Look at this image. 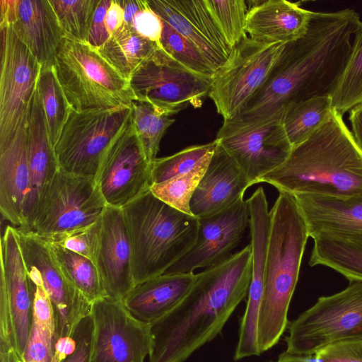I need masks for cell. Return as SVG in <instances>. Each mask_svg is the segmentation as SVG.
Wrapping results in <instances>:
<instances>
[{
    "mask_svg": "<svg viewBox=\"0 0 362 362\" xmlns=\"http://www.w3.org/2000/svg\"><path fill=\"white\" fill-rule=\"evenodd\" d=\"M16 230L24 262L38 272L52 301L57 339L72 337L90 315L91 303L62 273L45 240L30 231Z\"/></svg>",
    "mask_w": 362,
    "mask_h": 362,
    "instance_id": "e0dca14e",
    "label": "cell"
},
{
    "mask_svg": "<svg viewBox=\"0 0 362 362\" xmlns=\"http://www.w3.org/2000/svg\"><path fill=\"white\" fill-rule=\"evenodd\" d=\"M25 122L14 137L0 147V212L4 219L17 228L23 225L29 187Z\"/></svg>",
    "mask_w": 362,
    "mask_h": 362,
    "instance_id": "83f0119b",
    "label": "cell"
},
{
    "mask_svg": "<svg viewBox=\"0 0 362 362\" xmlns=\"http://www.w3.org/2000/svg\"><path fill=\"white\" fill-rule=\"evenodd\" d=\"M159 47L124 23L98 50L116 70L129 80L136 70Z\"/></svg>",
    "mask_w": 362,
    "mask_h": 362,
    "instance_id": "4dcf8cb0",
    "label": "cell"
},
{
    "mask_svg": "<svg viewBox=\"0 0 362 362\" xmlns=\"http://www.w3.org/2000/svg\"><path fill=\"white\" fill-rule=\"evenodd\" d=\"M312 13L298 3L286 0L257 2L250 7L245 32L260 42L289 43L306 33Z\"/></svg>",
    "mask_w": 362,
    "mask_h": 362,
    "instance_id": "484cf974",
    "label": "cell"
},
{
    "mask_svg": "<svg viewBox=\"0 0 362 362\" xmlns=\"http://www.w3.org/2000/svg\"><path fill=\"white\" fill-rule=\"evenodd\" d=\"M124 13V23L129 24L134 16L148 4L146 0H118Z\"/></svg>",
    "mask_w": 362,
    "mask_h": 362,
    "instance_id": "681fc988",
    "label": "cell"
},
{
    "mask_svg": "<svg viewBox=\"0 0 362 362\" xmlns=\"http://www.w3.org/2000/svg\"><path fill=\"white\" fill-rule=\"evenodd\" d=\"M64 36L88 42L91 22L99 0H49Z\"/></svg>",
    "mask_w": 362,
    "mask_h": 362,
    "instance_id": "74e56055",
    "label": "cell"
},
{
    "mask_svg": "<svg viewBox=\"0 0 362 362\" xmlns=\"http://www.w3.org/2000/svg\"><path fill=\"white\" fill-rule=\"evenodd\" d=\"M132 107L71 109L54 146L59 170L95 178L106 151L131 122Z\"/></svg>",
    "mask_w": 362,
    "mask_h": 362,
    "instance_id": "9c48e42d",
    "label": "cell"
},
{
    "mask_svg": "<svg viewBox=\"0 0 362 362\" xmlns=\"http://www.w3.org/2000/svg\"><path fill=\"white\" fill-rule=\"evenodd\" d=\"M228 43L233 48L247 35L249 6L244 0H204Z\"/></svg>",
    "mask_w": 362,
    "mask_h": 362,
    "instance_id": "ab89813d",
    "label": "cell"
},
{
    "mask_svg": "<svg viewBox=\"0 0 362 362\" xmlns=\"http://www.w3.org/2000/svg\"><path fill=\"white\" fill-rule=\"evenodd\" d=\"M100 228L101 218L87 227L46 241L57 244L78 253L95 263L99 244Z\"/></svg>",
    "mask_w": 362,
    "mask_h": 362,
    "instance_id": "7bdbcfd3",
    "label": "cell"
},
{
    "mask_svg": "<svg viewBox=\"0 0 362 362\" xmlns=\"http://www.w3.org/2000/svg\"><path fill=\"white\" fill-rule=\"evenodd\" d=\"M129 25L137 34L161 47L163 21L151 9L148 3L134 16Z\"/></svg>",
    "mask_w": 362,
    "mask_h": 362,
    "instance_id": "f6af8a7d",
    "label": "cell"
},
{
    "mask_svg": "<svg viewBox=\"0 0 362 362\" xmlns=\"http://www.w3.org/2000/svg\"><path fill=\"white\" fill-rule=\"evenodd\" d=\"M309 259L311 267L323 265L350 280H362V240L347 239L328 235L313 238Z\"/></svg>",
    "mask_w": 362,
    "mask_h": 362,
    "instance_id": "f546056e",
    "label": "cell"
},
{
    "mask_svg": "<svg viewBox=\"0 0 362 362\" xmlns=\"http://www.w3.org/2000/svg\"><path fill=\"white\" fill-rule=\"evenodd\" d=\"M122 209L135 285L165 273L196 241L198 218L163 202L150 189Z\"/></svg>",
    "mask_w": 362,
    "mask_h": 362,
    "instance_id": "5b68a950",
    "label": "cell"
},
{
    "mask_svg": "<svg viewBox=\"0 0 362 362\" xmlns=\"http://www.w3.org/2000/svg\"><path fill=\"white\" fill-rule=\"evenodd\" d=\"M71 109L76 111L131 106L129 80L88 42L64 37L53 63Z\"/></svg>",
    "mask_w": 362,
    "mask_h": 362,
    "instance_id": "8992f818",
    "label": "cell"
},
{
    "mask_svg": "<svg viewBox=\"0 0 362 362\" xmlns=\"http://www.w3.org/2000/svg\"><path fill=\"white\" fill-rule=\"evenodd\" d=\"M196 278L194 272L164 273L135 285L122 300L135 317L151 325L182 300Z\"/></svg>",
    "mask_w": 362,
    "mask_h": 362,
    "instance_id": "4316f807",
    "label": "cell"
},
{
    "mask_svg": "<svg viewBox=\"0 0 362 362\" xmlns=\"http://www.w3.org/2000/svg\"><path fill=\"white\" fill-rule=\"evenodd\" d=\"M162 21L163 33L160 45L163 49L193 72L209 78H213L216 75V71L200 51L167 23L163 20Z\"/></svg>",
    "mask_w": 362,
    "mask_h": 362,
    "instance_id": "60d3db41",
    "label": "cell"
},
{
    "mask_svg": "<svg viewBox=\"0 0 362 362\" xmlns=\"http://www.w3.org/2000/svg\"><path fill=\"white\" fill-rule=\"evenodd\" d=\"M269 214L264 287L257 323L260 354L276 345L287 328L288 308L309 238L293 194L279 192Z\"/></svg>",
    "mask_w": 362,
    "mask_h": 362,
    "instance_id": "277c9868",
    "label": "cell"
},
{
    "mask_svg": "<svg viewBox=\"0 0 362 362\" xmlns=\"http://www.w3.org/2000/svg\"><path fill=\"white\" fill-rule=\"evenodd\" d=\"M314 355L320 362H362V338L335 341Z\"/></svg>",
    "mask_w": 362,
    "mask_h": 362,
    "instance_id": "ee69618b",
    "label": "cell"
},
{
    "mask_svg": "<svg viewBox=\"0 0 362 362\" xmlns=\"http://www.w3.org/2000/svg\"><path fill=\"white\" fill-rule=\"evenodd\" d=\"M334 110L329 93L291 105L285 112L282 122L292 147L307 140L329 119Z\"/></svg>",
    "mask_w": 362,
    "mask_h": 362,
    "instance_id": "1f68e13d",
    "label": "cell"
},
{
    "mask_svg": "<svg viewBox=\"0 0 362 362\" xmlns=\"http://www.w3.org/2000/svg\"><path fill=\"white\" fill-rule=\"evenodd\" d=\"M151 165L132 118L106 151L94 178L107 206L122 209L148 190Z\"/></svg>",
    "mask_w": 362,
    "mask_h": 362,
    "instance_id": "9a60e30c",
    "label": "cell"
},
{
    "mask_svg": "<svg viewBox=\"0 0 362 362\" xmlns=\"http://www.w3.org/2000/svg\"><path fill=\"white\" fill-rule=\"evenodd\" d=\"M25 132L29 187L23 208V225L21 229L25 228L45 189L59 170L37 88L27 112Z\"/></svg>",
    "mask_w": 362,
    "mask_h": 362,
    "instance_id": "d4e9b609",
    "label": "cell"
},
{
    "mask_svg": "<svg viewBox=\"0 0 362 362\" xmlns=\"http://www.w3.org/2000/svg\"><path fill=\"white\" fill-rule=\"evenodd\" d=\"M0 362H21L32 322V298L17 230L1 238Z\"/></svg>",
    "mask_w": 362,
    "mask_h": 362,
    "instance_id": "30bf717a",
    "label": "cell"
},
{
    "mask_svg": "<svg viewBox=\"0 0 362 362\" xmlns=\"http://www.w3.org/2000/svg\"><path fill=\"white\" fill-rule=\"evenodd\" d=\"M217 145L215 139L207 144L188 146L171 156L156 158L151 165V185L189 172L206 156L213 153Z\"/></svg>",
    "mask_w": 362,
    "mask_h": 362,
    "instance_id": "f35d334b",
    "label": "cell"
},
{
    "mask_svg": "<svg viewBox=\"0 0 362 362\" xmlns=\"http://www.w3.org/2000/svg\"><path fill=\"white\" fill-rule=\"evenodd\" d=\"M106 206L93 177L59 170L22 230L49 240L96 222Z\"/></svg>",
    "mask_w": 362,
    "mask_h": 362,
    "instance_id": "ba28073f",
    "label": "cell"
},
{
    "mask_svg": "<svg viewBox=\"0 0 362 362\" xmlns=\"http://www.w3.org/2000/svg\"><path fill=\"white\" fill-rule=\"evenodd\" d=\"M272 362V361H271ZM275 362H306L302 356L292 355L284 351Z\"/></svg>",
    "mask_w": 362,
    "mask_h": 362,
    "instance_id": "f907efd6",
    "label": "cell"
},
{
    "mask_svg": "<svg viewBox=\"0 0 362 362\" xmlns=\"http://www.w3.org/2000/svg\"><path fill=\"white\" fill-rule=\"evenodd\" d=\"M216 139L252 185L284 163L293 149L281 119L246 127L223 122Z\"/></svg>",
    "mask_w": 362,
    "mask_h": 362,
    "instance_id": "2e32d148",
    "label": "cell"
},
{
    "mask_svg": "<svg viewBox=\"0 0 362 362\" xmlns=\"http://www.w3.org/2000/svg\"><path fill=\"white\" fill-rule=\"evenodd\" d=\"M25 266L32 298V322L21 362H54L57 341L54 308L38 272L32 266Z\"/></svg>",
    "mask_w": 362,
    "mask_h": 362,
    "instance_id": "f1b7e54d",
    "label": "cell"
},
{
    "mask_svg": "<svg viewBox=\"0 0 362 362\" xmlns=\"http://www.w3.org/2000/svg\"><path fill=\"white\" fill-rule=\"evenodd\" d=\"M90 362H144L152 346L151 325L135 317L122 300L91 303Z\"/></svg>",
    "mask_w": 362,
    "mask_h": 362,
    "instance_id": "4fadbf2b",
    "label": "cell"
},
{
    "mask_svg": "<svg viewBox=\"0 0 362 362\" xmlns=\"http://www.w3.org/2000/svg\"><path fill=\"white\" fill-rule=\"evenodd\" d=\"M111 2L112 0H99L93 14L88 42L97 49L110 37L105 18Z\"/></svg>",
    "mask_w": 362,
    "mask_h": 362,
    "instance_id": "bcb514c9",
    "label": "cell"
},
{
    "mask_svg": "<svg viewBox=\"0 0 362 362\" xmlns=\"http://www.w3.org/2000/svg\"><path fill=\"white\" fill-rule=\"evenodd\" d=\"M334 294L322 296L289 326L288 354L313 355L335 341L362 338V280H350Z\"/></svg>",
    "mask_w": 362,
    "mask_h": 362,
    "instance_id": "52a82bcc",
    "label": "cell"
},
{
    "mask_svg": "<svg viewBox=\"0 0 362 362\" xmlns=\"http://www.w3.org/2000/svg\"><path fill=\"white\" fill-rule=\"evenodd\" d=\"M212 79L193 72L159 47L132 75L129 83L136 100L172 116L189 105L201 107Z\"/></svg>",
    "mask_w": 362,
    "mask_h": 362,
    "instance_id": "7c38bea8",
    "label": "cell"
},
{
    "mask_svg": "<svg viewBox=\"0 0 362 362\" xmlns=\"http://www.w3.org/2000/svg\"><path fill=\"white\" fill-rule=\"evenodd\" d=\"M288 43H264L247 35L233 47L227 64L212 79L208 96L223 121L233 119L262 88Z\"/></svg>",
    "mask_w": 362,
    "mask_h": 362,
    "instance_id": "8fae6325",
    "label": "cell"
},
{
    "mask_svg": "<svg viewBox=\"0 0 362 362\" xmlns=\"http://www.w3.org/2000/svg\"><path fill=\"white\" fill-rule=\"evenodd\" d=\"M252 252V276L235 355L239 358L259 356L257 323L264 293L270 214L264 191L259 187L247 199Z\"/></svg>",
    "mask_w": 362,
    "mask_h": 362,
    "instance_id": "ac0fdd59",
    "label": "cell"
},
{
    "mask_svg": "<svg viewBox=\"0 0 362 362\" xmlns=\"http://www.w3.org/2000/svg\"><path fill=\"white\" fill-rule=\"evenodd\" d=\"M309 237L328 235L362 240V193L347 197L293 194Z\"/></svg>",
    "mask_w": 362,
    "mask_h": 362,
    "instance_id": "cb8c5ba5",
    "label": "cell"
},
{
    "mask_svg": "<svg viewBox=\"0 0 362 362\" xmlns=\"http://www.w3.org/2000/svg\"><path fill=\"white\" fill-rule=\"evenodd\" d=\"M360 23L354 9L313 11L306 33L287 44L265 83L235 117L223 122L246 127L283 120L293 104L330 94L346 63Z\"/></svg>",
    "mask_w": 362,
    "mask_h": 362,
    "instance_id": "6da1fadb",
    "label": "cell"
},
{
    "mask_svg": "<svg viewBox=\"0 0 362 362\" xmlns=\"http://www.w3.org/2000/svg\"><path fill=\"white\" fill-rule=\"evenodd\" d=\"M132 122L147 158L153 163L157 158L160 141L175 119L148 102L134 100Z\"/></svg>",
    "mask_w": 362,
    "mask_h": 362,
    "instance_id": "d590c367",
    "label": "cell"
},
{
    "mask_svg": "<svg viewBox=\"0 0 362 362\" xmlns=\"http://www.w3.org/2000/svg\"><path fill=\"white\" fill-rule=\"evenodd\" d=\"M196 241L192 248L165 273L194 272L228 259L249 226V209L243 198L219 212L198 218Z\"/></svg>",
    "mask_w": 362,
    "mask_h": 362,
    "instance_id": "d6986e66",
    "label": "cell"
},
{
    "mask_svg": "<svg viewBox=\"0 0 362 362\" xmlns=\"http://www.w3.org/2000/svg\"><path fill=\"white\" fill-rule=\"evenodd\" d=\"M37 93L54 148L69 115L71 107L57 78L54 66H42L38 76Z\"/></svg>",
    "mask_w": 362,
    "mask_h": 362,
    "instance_id": "e575fe53",
    "label": "cell"
},
{
    "mask_svg": "<svg viewBox=\"0 0 362 362\" xmlns=\"http://www.w3.org/2000/svg\"><path fill=\"white\" fill-rule=\"evenodd\" d=\"M251 185L238 163L218 144L191 199V213L200 218L227 209L243 198Z\"/></svg>",
    "mask_w": 362,
    "mask_h": 362,
    "instance_id": "603a6c76",
    "label": "cell"
},
{
    "mask_svg": "<svg viewBox=\"0 0 362 362\" xmlns=\"http://www.w3.org/2000/svg\"><path fill=\"white\" fill-rule=\"evenodd\" d=\"M214 152L206 156L189 172L163 182L151 185L150 191L154 196L170 206L192 215L189 207L191 199L209 165Z\"/></svg>",
    "mask_w": 362,
    "mask_h": 362,
    "instance_id": "8d00e7d4",
    "label": "cell"
},
{
    "mask_svg": "<svg viewBox=\"0 0 362 362\" xmlns=\"http://www.w3.org/2000/svg\"><path fill=\"white\" fill-rule=\"evenodd\" d=\"M279 192L347 197L362 193V151L342 115L329 119L293 148L280 166L265 175Z\"/></svg>",
    "mask_w": 362,
    "mask_h": 362,
    "instance_id": "3957f363",
    "label": "cell"
},
{
    "mask_svg": "<svg viewBox=\"0 0 362 362\" xmlns=\"http://www.w3.org/2000/svg\"><path fill=\"white\" fill-rule=\"evenodd\" d=\"M0 147L26 121L42 65L9 26L0 27Z\"/></svg>",
    "mask_w": 362,
    "mask_h": 362,
    "instance_id": "5bb4252c",
    "label": "cell"
},
{
    "mask_svg": "<svg viewBox=\"0 0 362 362\" xmlns=\"http://www.w3.org/2000/svg\"><path fill=\"white\" fill-rule=\"evenodd\" d=\"M151 9L192 43L216 72L229 60L228 43L204 1L147 0Z\"/></svg>",
    "mask_w": 362,
    "mask_h": 362,
    "instance_id": "ffe728a7",
    "label": "cell"
},
{
    "mask_svg": "<svg viewBox=\"0 0 362 362\" xmlns=\"http://www.w3.org/2000/svg\"><path fill=\"white\" fill-rule=\"evenodd\" d=\"M330 95L334 110L343 115L362 103V22L355 33L346 63Z\"/></svg>",
    "mask_w": 362,
    "mask_h": 362,
    "instance_id": "836d02e7",
    "label": "cell"
},
{
    "mask_svg": "<svg viewBox=\"0 0 362 362\" xmlns=\"http://www.w3.org/2000/svg\"><path fill=\"white\" fill-rule=\"evenodd\" d=\"M46 242L62 273L91 303L107 296L93 261L57 244Z\"/></svg>",
    "mask_w": 362,
    "mask_h": 362,
    "instance_id": "d6a6232c",
    "label": "cell"
},
{
    "mask_svg": "<svg viewBox=\"0 0 362 362\" xmlns=\"http://www.w3.org/2000/svg\"><path fill=\"white\" fill-rule=\"evenodd\" d=\"M349 119L351 125V134L362 151V103L349 111Z\"/></svg>",
    "mask_w": 362,
    "mask_h": 362,
    "instance_id": "c3c4849f",
    "label": "cell"
},
{
    "mask_svg": "<svg viewBox=\"0 0 362 362\" xmlns=\"http://www.w3.org/2000/svg\"><path fill=\"white\" fill-rule=\"evenodd\" d=\"M92 323L90 315L71 337L57 339L54 362H90Z\"/></svg>",
    "mask_w": 362,
    "mask_h": 362,
    "instance_id": "b9f144b4",
    "label": "cell"
},
{
    "mask_svg": "<svg viewBox=\"0 0 362 362\" xmlns=\"http://www.w3.org/2000/svg\"><path fill=\"white\" fill-rule=\"evenodd\" d=\"M251 276L250 245L197 274L182 300L151 325L149 362H185L212 341L247 296Z\"/></svg>",
    "mask_w": 362,
    "mask_h": 362,
    "instance_id": "7a4b0ae2",
    "label": "cell"
},
{
    "mask_svg": "<svg viewBox=\"0 0 362 362\" xmlns=\"http://www.w3.org/2000/svg\"><path fill=\"white\" fill-rule=\"evenodd\" d=\"M106 296L123 300L135 284L131 244L122 209L106 206L95 262Z\"/></svg>",
    "mask_w": 362,
    "mask_h": 362,
    "instance_id": "7402d4cb",
    "label": "cell"
},
{
    "mask_svg": "<svg viewBox=\"0 0 362 362\" xmlns=\"http://www.w3.org/2000/svg\"><path fill=\"white\" fill-rule=\"evenodd\" d=\"M0 27L9 26L42 66L52 65L64 33L49 0H0Z\"/></svg>",
    "mask_w": 362,
    "mask_h": 362,
    "instance_id": "44dd1931",
    "label": "cell"
},
{
    "mask_svg": "<svg viewBox=\"0 0 362 362\" xmlns=\"http://www.w3.org/2000/svg\"><path fill=\"white\" fill-rule=\"evenodd\" d=\"M107 31L111 36L124 23V13L118 0H112L105 18Z\"/></svg>",
    "mask_w": 362,
    "mask_h": 362,
    "instance_id": "7dc6e473",
    "label": "cell"
}]
</instances>
